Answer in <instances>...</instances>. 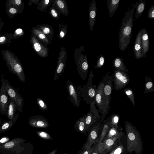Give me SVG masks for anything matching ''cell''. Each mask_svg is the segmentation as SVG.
<instances>
[{
  "instance_id": "cell-25",
  "label": "cell",
  "mask_w": 154,
  "mask_h": 154,
  "mask_svg": "<svg viewBox=\"0 0 154 154\" xmlns=\"http://www.w3.org/2000/svg\"><path fill=\"white\" fill-rule=\"evenodd\" d=\"M66 65V60L63 59H59L56 69L54 75V80L58 79L59 77L62 74L64 71Z\"/></svg>"
},
{
  "instance_id": "cell-39",
  "label": "cell",
  "mask_w": 154,
  "mask_h": 154,
  "mask_svg": "<svg viewBox=\"0 0 154 154\" xmlns=\"http://www.w3.org/2000/svg\"><path fill=\"white\" fill-rule=\"evenodd\" d=\"M19 115V113H17L9 122H5L2 126V129L5 130L8 128L11 125V124L13 123L16 120Z\"/></svg>"
},
{
  "instance_id": "cell-28",
  "label": "cell",
  "mask_w": 154,
  "mask_h": 154,
  "mask_svg": "<svg viewBox=\"0 0 154 154\" xmlns=\"http://www.w3.org/2000/svg\"><path fill=\"white\" fill-rule=\"evenodd\" d=\"M5 5L6 13L9 18H13L22 12L19 9L8 4L6 3Z\"/></svg>"
},
{
  "instance_id": "cell-33",
  "label": "cell",
  "mask_w": 154,
  "mask_h": 154,
  "mask_svg": "<svg viewBox=\"0 0 154 154\" xmlns=\"http://www.w3.org/2000/svg\"><path fill=\"white\" fill-rule=\"evenodd\" d=\"M145 81L144 93L154 91V85L151 78L146 76L145 79Z\"/></svg>"
},
{
  "instance_id": "cell-32",
  "label": "cell",
  "mask_w": 154,
  "mask_h": 154,
  "mask_svg": "<svg viewBox=\"0 0 154 154\" xmlns=\"http://www.w3.org/2000/svg\"><path fill=\"white\" fill-rule=\"evenodd\" d=\"M6 3L19 9L22 12L24 10V3L21 0H7Z\"/></svg>"
},
{
  "instance_id": "cell-40",
  "label": "cell",
  "mask_w": 154,
  "mask_h": 154,
  "mask_svg": "<svg viewBox=\"0 0 154 154\" xmlns=\"http://www.w3.org/2000/svg\"><path fill=\"white\" fill-rule=\"evenodd\" d=\"M124 151L123 146L120 143L108 154H122Z\"/></svg>"
},
{
  "instance_id": "cell-19",
  "label": "cell",
  "mask_w": 154,
  "mask_h": 154,
  "mask_svg": "<svg viewBox=\"0 0 154 154\" xmlns=\"http://www.w3.org/2000/svg\"><path fill=\"white\" fill-rule=\"evenodd\" d=\"M141 41L143 57H145L149 49V41L147 31L145 28L142 29Z\"/></svg>"
},
{
  "instance_id": "cell-3",
  "label": "cell",
  "mask_w": 154,
  "mask_h": 154,
  "mask_svg": "<svg viewBox=\"0 0 154 154\" xmlns=\"http://www.w3.org/2000/svg\"><path fill=\"white\" fill-rule=\"evenodd\" d=\"M3 58L9 70L15 74L22 82L25 81V75L20 60L17 56L11 51L6 49L2 51Z\"/></svg>"
},
{
  "instance_id": "cell-31",
  "label": "cell",
  "mask_w": 154,
  "mask_h": 154,
  "mask_svg": "<svg viewBox=\"0 0 154 154\" xmlns=\"http://www.w3.org/2000/svg\"><path fill=\"white\" fill-rule=\"evenodd\" d=\"M32 34L39 39L46 43H48L49 40L46 35L38 29L33 27L32 30Z\"/></svg>"
},
{
  "instance_id": "cell-36",
  "label": "cell",
  "mask_w": 154,
  "mask_h": 154,
  "mask_svg": "<svg viewBox=\"0 0 154 154\" xmlns=\"http://www.w3.org/2000/svg\"><path fill=\"white\" fill-rule=\"evenodd\" d=\"M37 29L41 31L46 35H52V32L49 26L47 25H38Z\"/></svg>"
},
{
  "instance_id": "cell-29",
  "label": "cell",
  "mask_w": 154,
  "mask_h": 154,
  "mask_svg": "<svg viewBox=\"0 0 154 154\" xmlns=\"http://www.w3.org/2000/svg\"><path fill=\"white\" fill-rule=\"evenodd\" d=\"M121 128H116L115 127H112L110 128L109 131L106 134V137L105 139L115 137H121L123 135L122 132L119 130L121 129Z\"/></svg>"
},
{
  "instance_id": "cell-26",
  "label": "cell",
  "mask_w": 154,
  "mask_h": 154,
  "mask_svg": "<svg viewBox=\"0 0 154 154\" xmlns=\"http://www.w3.org/2000/svg\"><path fill=\"white\" fill-rule=\"evenodd\" d=\"M16 110L17 105L16 103L11 99L9 98V104L6 115L8 119L11 120L14 117Z\"/></svg>"
},
{
  "instance_id": "cell-20",
  "label": "cell",
  "mask_w": 154,
  "mask_h": 154,
  "mask_svg": "<svg viewBox=\"0 0 154 154\" xmlns=\"http://www.w3.org/2000/svg\"><path fill=\"white\" fill-rule=\"evenodd\" d=\"M136 11L134 15V19L136 20L140 17L143 12L146 5V0H140L134 4Z\"/></svg>"
},
{
  "instance_id": "cell-48",
  "label": "cell",
  "mask_w": 154,
  "mask_h": 154,
  "mask_svg": "<svg viewBox=\"0 0 154 154\" xmlns=\"http://www.w3.org/2000/svg\"><path fill=\"white\" fill-rule=\"evenodd\" d=\"M94 147L91 154H99L96 145H94Z\"/></svg>"
},
{
  "instance_id": "cell-51",
  "label": "cell",
  "mask_w": 154,
  "mask_h": 154,
  "mask_svg": "<svg viewBox=\"0 0 154 154\" xmlns=\"http://www.w3.org/2000/svg\"><path fill=\"white\" fill-rule=\"evenodd\" d=\"M57 152V149H55L52 151L51 152H50L48 154H55Z\"/></svg>"
},
{
  "instance_id": "cell-17",
  "label": "cell",
  "mask_w": 154,
  "mask_h": 154,
  "mask_svg": "<svg viewBox=\"0 0 154 154\" xmlns=\"http://www.w3.org/2000/svg\"><path fill=\"white\" fill-rule=\"evenodd\" d=\"M142 29L137 33L135 40L133 50L135 58L139 60L143 57L141 41Z\"/></svg>"
},
{
  "instance_id": "cell-27",
  "label": "cell",
  "mask_w": 154,
  "mask_h": 154,
  "mask_svg": "<svg viewBox=\"0 0 154 154\" xmlns=\"http://www.w3.org/2000/svg\"><path fill=\"white\" fill-rule=\"evenodd\" d=\"M85 114L80 118L75 123L74 127L75 130L82 133H85L86 131L85 117Z\"/></svg>"
},
{
  "instance_id": "cell-24",
  "label": "cell",
  "mask_w": 154,
  "mask_h": 154,
  "mask_svg": "<svg viewBox=\"0 0 154 154\" xmlns=\"http://www.w3.org/2000/svg\"><path fill=\"white\" fill-rule=\"evenodd\" d=\"M109 119L110 117L109 116L107 118L106 120L103 121L101 133L97 144L99 143L103 140L111 128L109 122Z\"/></svg>"
},
{
  "instance_id": "cell-1",
  "label": "cell",
  "mask_w": 154,
  "mask_h": 154,
  "mask_svg": "<svg viewBox=\"0 0 154 154\" xmlns=\"http://www.w3.org/2000/svg\"><path fill=\"white\" fill-rule=\"evenodd\" d=\"M135 8L134 4H132L128 8L122 21L118 37L119 48L122 51L126 49L131 41Z\"/></svg>"
},
{
  "instance_id": "cell-15",
  "label": "cell",
  "mask_w": 154,
  "mask_h": 154,
  "mask_svg": "<svg viewBox=\"0 0 154 154\" xmlns=\"http://www.w3.org/2000/svg\"><path fill=\"white\" fill-rule=\"evenodd\" d=\"M29 123L33 127L39 128H45L49 125L47 119L40 115H36L30 117L29 119Z\"/></svg>"
},
{
  "instance_id": "cell-37",
  "label": "cell",
  "mask_w": 154,
  "mask_h": 154,
  "mask_svg": "<svg viewBox=\"0 0 154 154\" xmlns=\"http://www.w3.org/2000/svg\"><path fill=\"white\" fill-rule=\"evenodd\" d=\"M50 11V13L52 17L56 19L59 18L60 14L61 12L60 11H60L59 10L55 5H54H54H53L51 7Z\"/></svg>"
},
{
  "instance_id": "cell-8",
  "label": "cell",
  "mask_w": 154,
  "mask_h": 154,
  "mask_svg": "<svg viewBox=\"0 0 154 154\" xmlns=\"http://www.w3.org/2000/svg\"><path fill=\"white\" fill-rule=\"evenodd\" d=\"M121 137H115L104 139L96 146L99 154H108L118 145L117 141Z\"/></svg>"
},
{
  "instance_id": "cell-54",
  "label": "cell",
  "mask_w": 154,
  "mask_h": 154,
  "mask_svg": "<svg viewBox=\"0 0 154 154\" xmlns=\"http://www.w3.org/2000/svg\"><path fill=\"white\" fill-rule=\"evenodd\" d=\"M0 8H1V7H0Z\"/></svg>"
},
{
  "instance_id": "cell-49",
  "label": "cell",
  "mask_w": 154,
  "mask_h": 154,
  "mask_svg": "<svg viewBox=\"0 0 154 154\" xmlns=\"http://www.w3.org/2000/svg\"><path fill=\"white\" fill-rule=\"evenodd\" d=\"M66 32H65L63 30L60 31L59 36L61 38H63L65 35Z\"/></svg>"
},
{
  "instance_id": "cell-46",
  "label": "cell",
  "mask_w": 154,
  "mask_h": 154,
  "mask_svg": "<svg viewBox=\"0 0 154 154\" xmlns=\"http://www.w3.org/2000/svg\"><path fill=\"white\" fill-rule=\"evenodd\" d=\"M94 146V145L90 148L84 149V150L79 154H91L93 151Z\"/></svg>"
},
{
  "instance_id": "cell-55",
  "label": "cell",
  "mask_w": 154,
  "mask_h": 154,
  "mask_svg": "<svg viewBox=\"0 0 154 154\" xmlns=\"http://www.w3.org/2000/svg\"><path fill=\"white\" fill-rule=\"evenodd\" d=\"M1 119L0 118V122L1 121Z\"/></svg>"
},
{
  "instance_id": "cell-53",
  "label": "cell",
  "mask_w": 154,
  "mask_h": 154,
  "mask_svg": "<svg viewBox=\"0 0 154 154\" xmlns=\"http://www.w3.org/2000/svg\"><path fill=\"white\" fill-rule=\"evenodd\" d=\"M63 154H69L67 153H64Z\"/></svg>"
},
{
  "instance_id": "cell-41",
  "label": "cell",
  "mask_w": 154,
  "mask_h": 154,
  "mask_svg": "<svg viewBox=\"0 0 154 154\" xmlns=\"http://www.w3.org/2000/svg\"><path fill=\"white\" fill-rule=\"evenodd\" d=\"M37 103L39 109L42 110L44 111L47 109L48 106L43 100L39 97H38L37 98Z\"/></svg>"
},
{
  "instance_id": "cell-52",
  "label": "cell",
  "mask_w": 154,
  "mask_h": 154,
  "mask_svg": "<svg viewBox=\"0 0 154 154\" xmlns=\"http://www.w3.org/2000/svg\"><path fill=\"white\" fill-rule=\"evenodd\" d=\"M6 139L4 137V138H2L0 142L1 143H3L5 142L6 141Z\"/></svg>"
},
{
  "instance_id": "cell-56",
  "label": "cell",
  "mask_w": 154,
  "mask_h": 154,
  "mask_svg": "<svg viewBox=\"0 0 154 154\" xmlns=\"http://www.w3.org/2000/svg\"></svg>"
},
{
  "instance_id": "cell-45",
  "label": "cell",
  "mask_w": 154,
  "mask_h": 154,
  "mask_svg": "<svg viewBox=\"0 0 154 154\" xmlns=\"http://www.w3.org/2000/svg\"><path fill=\"white\" fill-rule=\"evenodd\" d=\"M147 17L148 18L154 19V5H152L149 9L148 12Z\"/></svg>"
},
{
  "instance_id": "cell-13",
  "label": "cell",
  "mask_w": 154,
  "mask_h": 154,
  "mask_svg": "<svg viewBox=\"0 0 154 154\" xmlns=\"http://www.w3.org/2000/svg\"><path fill=\"white\" fill-rule=\"evenodd\" d=\"M108 73L103 76L101 81L103 85V91L104 95L107 98H111V94L113 88V74Z\"/></svg>"
},
{
  "instance_id": "cell-34",
  "label": "cell",
  "mask_w": 154,
  "mask_h": 154,
  "mask_svg": "<svg viewBox=\"0 0 154 154\" xmlns=\"http://www.w3.org/2000/svg\"><path fill=\"white\" fill-rule=\"evenodd\" d=\"M123 92L129 99L133 105L135 106V95L133 90L131 88L128 87L124 89Z\"/></svg>"
},
{
  "instance_id": "cell-18",
  "label": "cell",
  "mask_w": 154,
  "mask_h": 154,
  "mask_svg": "<svg viewBox=\"0 0 154 154\" xmlns=\"http://www.w3.org/2000/svg\"><path fill=\"white\" fill-rule=\"evenodd\" d=\"M97 13V5L95 0L91 3L89 9V24L91 31L94 26Z\"/></svg>"
},
{
  "instance_id": "cell-11",
  "label": "cell",
  "mask_w": 154,
  "mask_h": 154,
  "mask_svg": "<svg viewBox=\"0 0 154 154\" xmlns=\"http://www.w3.org/2000/svg\"><path fill=\"white\" fill-rule=\"evenodd\" d=\"M76 63L78 74L81 79L85 81L87 77L88 70V65L86 55L82 57Z\"/></svg>"
},
{
  "instance_id": "cell-12",
  "label": "cell",
  "mask_w": 154,
  "mask_h": 154,
  "mask_svg": "<svg viewBox=\"0 0 154 154\" xmlns=\"http://www.w3.org/2000/svg\"><path fill=\"white\" fill-rule=\"evenodd\" d=\"M100 118L101 116L99 115L97 109H94L90 107V110L85 117L86 130H87L89 126L94 123L99 122Z\"/></svg>"
},
{
  "instance_id": "cell-30",
  "label": "cell",
  "mask_w": 154,
  "mask_h": 154,
  "mask_svg": "<svg viewBox=\"0 0 154 154\" xmlns=\"http://www.w3.org/2000/svg\"><path fill=\"white\" fill-rule=\"evenodd\" d=\"M12 35L13 34L11 33L0 34V45H7L9 46L13 39Z\"/></svg>"
},
{
  "instance_id": "cell-2",
  "label": "cell",
  "mask_w": 154,
  "mask_h": 154,
  "mask_svg": "<svg viewBox=\"0 0 154 154\" xmlns=\"http://www.w3.org/2000/svg\"><path fill=\"white\" fill-rule=\"evenodd\" d=\"M125 128L127 136V149L129 153H140L143 149L142 141L136 128L129 122L126 121Z\"/></svg>"
},
{
  "instance_id": "cell-38",
  "label": "cell",
  "mask_w": 154,
  "mask_h": 154,
  "mask_svg": "<svg viewBox=\"0 0 154 154\" xmlns=\"http://www.w3.org/2000/svg\"><path fill=\"white\" fill-rule=\"evenodd\" d=\"M51 1L50 0L41 1L38 5L37 9L42 11L46 9L49 5V4Z\"/></svg>"
},
{
  "instance_id": "cell-16",
  "label": "cell",
  "mask_w": 154,
  "mask_h": 154,
  "mask_svg": "<svg viewBox=\"0 0 154 154\" xmlns=\"http://www.w3.org/2000/svg\"><path fill=\"white\" fill-rule=\"evenodd\" d=\"M30 42L33 48L38 55L43 57L48 56V48L42 45L35 36L32 35Z\"/></svg>"
},
{
  "instance_id": "cell-6",
  "label": "cell",
  "mask_w": 154,
  "mask_h": 154,
  "mask_svg": "<svg viewBox=\"0 0 154 154\" xmlns=\"http://www.w3.org/2000/svg\"><path fill=\"white\" fill-rule=\"evenodd\" d=\"M1 82L6 90L9 98L11 99L16 103L17 109L22 112L24 100L23 97L18 93V88L13 87L9 81L4 79V74L2 73Z\"/></svg>"
},
{
  "instance_id": "cell-7",
  "label": "cell",
  "mask_w": 154,
  "mask_h": 154,
  "mask_svg": "<svg viewBox=\"0 0 154 154\" xmlns=\"http://www.w3.org/2000/svg\"><path fill=\"white\" fill-rule=\"evenodd\" d=\"M130 80L127 73L115 69L113 74V87L115 90L122 89L128 84Z\"/></svg>"
},
{
  "instance_id": "cell-35",
  "label": "cell",
  "mask_w": 154,
  "mask_h": 154,
  "mask_svg": "<svg viewBox=\"0 0 154 154\" xmlns=\"http://www.w3.org/2000/svg\"><path fill=\"white\" fill-rule=\"evenodd\" d=\"M109 121L111 127H115L116 128L120 127L118 125L119 116L117 114H113L110 116Z\"/></svg>"
},
{
  "instance_id": "cell-9",
  "label": "cell",
  "mask_w": 154,
  "mask_h": 154,
  "mask_svg": "<svg viewBox=\"0 0 154 154\" xmlns=\"http://www.w3.org/2000/svg\"><path fill=\"white\" fill-rule=\"evenodd\" d=\"M95 124L89 132L86 142L84 144V149L90 148L94 144L95 145L96 142L97 143L99 132L103 124L100 121L96 122Z\"/></svg>"
},
{
  "instance_id": "cell-14",
  "label": "cell",
  "mask_w": 154,
  "mask_h": 154,
  "mask_svg": "<svg viewBox=\"0 0 154 154\" xmlns=\"http://www.w3.org/2000/svg\"><path fill=\"white\" fill-rule=\"evenodd\" d=\"M9 101L8 96L2 84L0 89V113L2 115H7Z\"/></svg>"
},
{
  "instance_id": "cell-44",
  "label": "cell",
  "mask_w": 154,
  "mask_h": 154,
  "mask_svg": "<svg viewBox=\"0 0 154 154\" xmlns=\"http://www.w3.org/2000/svg\"><path fill=\"white\" fill-rule=\"evenodd\" d=\"M38 135L41 138L44 139L52 140V138L48 133L44 131H36Z\"/></svg>"
},
{
  "instance_id": "cell-5",
  "label": "cell",
  "mask_w": 154,
  "mask_h": 154,
  "mask_svg": "<svg viewBox=\"0 0 154 154\" xmlns=\"http://www.w3.org/2000/svg\"><path fill=\"white\" fill-rule=\"evenodd\" d=\"M103 85L101 80L97 87L95 96L96 104L98 112L101 114L100 121L103 122L111 107L110 105L111 98L106 97L103 91Z\"/></svg>"
},
{
  "instance_id": "cell-50",
  "label": "cell",
  "mask_w": 154,
  "mask_h": 154,
  "mask_svg": "<svg viewBox=\"0 0 154 154\" xmlns=\"http://www.w3.org/2000/svg\"><path fill=\"white\" fill-rule=\"evenodd\" d=\"M4 24V23L2 20V18L0 17V33L1 32V30Z\"/></svg>"
},
{
  "instance_id": "cell-42",
  "label": "cell",
  "mask_w": 154,
  "mask_h": 154,
  "mask_svg": "<svg viewBox=\"0 0 154 154\" xmlns=\"http://www.w3.org/2000/svg\"><path fill=\"white\" fill-rule=\"evenodd\" d=\"M105 58L104 56L100 54L98 57L97 60L95 65V68L96 69L101 68L103 65L104 63Z\"/></svg>"
},
{
  "instance_id": "cell-21",
  "label": "cell",
  "mask_w": 154,
  "mask_h": 154,
  "mask_svg": "<svg viewBox=\"0 0 154 154\" xmlns=\"http://www.w3.org/2000/svg\"><path fill=\"white\" fill-rule=\"evenodd\" d=\"M119 0H107V5L110 17H112L117 10Z\"/></svg>"
},
{
  "instance_id": "cell-23",
  "label": "cell",
  "mask_w": 154,
  "mask_h": 154,
  "mask_svg": "<svg viewBox=\"0 0 154 154\" xmlns=\"http://www.w3.org/2000/svg\"><path fill=\"white\" fill-rule=\"evenodd\" d=\"M53 4H54L59 10L63 15H67L68 14V10L66 3L64 0H53Z\"/></svg>"
},
{
  "instance_id": "cell-10",
  "label": "cell",
  "mask_w": 154,
  "mask_h": 154,
  "mask_svg": "<svg viewBox=\"0 0 154 154\" xmlns=\"http://www.w3.org/2000/svg\"><path fill=\"white\" fill-rule=\"evenodd\" d=\"M67 87L71 102L75 106L79 107L80 104L81 100L77 88L69 79L67 81Z\"/></svg>"
},
{
  "instance_id": "cell-4",
  "label": "cell",
  "mask_w": 154,
  "mask_h": 154,
  "mask_svg": "<svg viewBox=\"0 0 154 154\" xmlns=\"http://www.w3.org/2000/svg\"><path fill=\"white\" fill-rule=\"evenodd\" d=\"M94 76L93 71L91 70L87 84L85 85H83L82 87L80 85L78 86L76 88L79 95L82 97L83 100L85 101L87 105H89L90 107L94 109H96L95 96L97 85L92 84Z\"/></svg>"
},
{
  "instance_id": "cell-43",
  "label": "cell",
  "mask_w": 154,
  "mask_h": 154,
  "mask_svg": "<svg viewBox=\"0 0 154 154\" xmlns=\"http://www.w3.org/2000/svg\"><path fill=\"white\" fill-rule=\"evenodd\" d=\"M24 32L21 28H19L17 29L13 34L12 39H16L24 35Z\"/></svg>"
},
{
  "instance_id": "cell-47",
  "label": "cell",
  "mask_w": 154,
  "mask_h": 154,
  "mask_svg": "<svg viewBox=\"0 0 154 154\" xmlns=\"http://www.w3.org/2000/svg\"><path fill=\"white\" fill-rule=\"evenodd\" d=\"M14 144V143L12 142H9L5 145V147L7 149H9L13 147Z\"/></svg>"
},
{
  "instance_id": "cell-22",
  "label": "cell",
  "mask_w": 154,
  "mask_h": 154,
  "mask_svg": "<svg viewBox=\"0 0 154 154\" xmlns=\"http://www.w3.org/2000/svg\"><path fill=\"white\" fill-rule=\"evenodd\" d=\"M114 67L118 70L126 73L128 72V70L126 68L123 62V60L121 57H117L115 58L112 62Z\"/></svg>"
}]
</instances>
